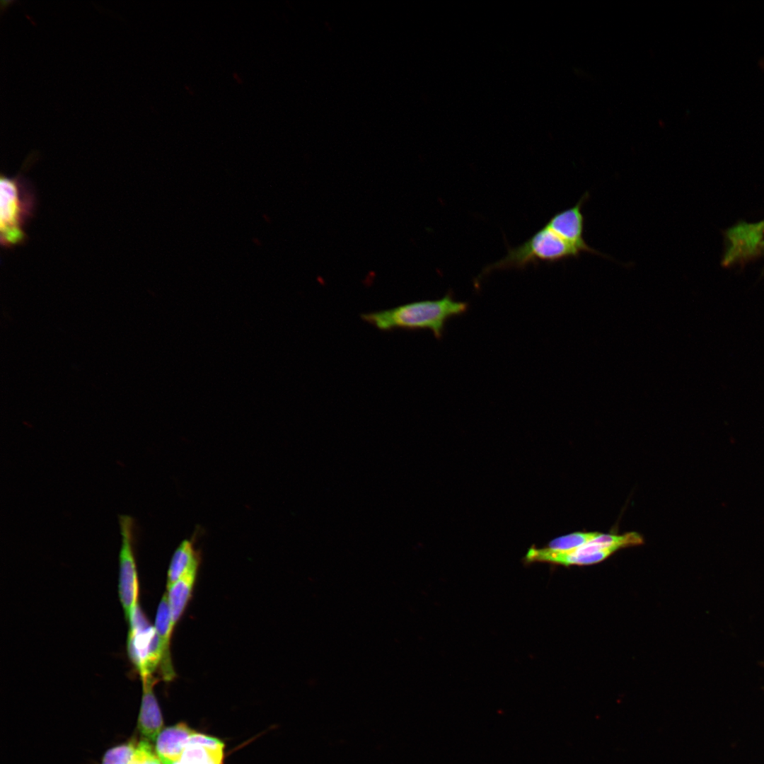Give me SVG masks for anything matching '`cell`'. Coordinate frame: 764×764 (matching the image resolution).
Instances as JSON below:
<instances>
[{
	"label": "cell",
	"mask_w": 764,
	"mask_h": 764,
	"mask_svg": "<svg viewBox=\"0 0 764 764\" xmlns=\"http://www.w3.org/2000/svg\"><path fill=\"white\" fill-rule=\"evenodd\" d=\"M141 681L142 696L137 729L142 739L154 741L163 726L161 712L154 692L156 680L154 676H149Z\"/></svg>",
	"instance_id": "obj_8"
},
{
	"label": "cell",
	"mask_w": 764,
	"mask_h": 764,
	"mask_svg": "<svg viewBox=\"0 0 764 764\" xmlns=\"http://www.w3.org/2000/svg\"><path fill=\"white\" fill-rule=\"evenodd\" d=\"M589 197L585 192L572 207L555 214L545 224L572 245L580 253L586 252L608 257L590 247L584 238L585 218L582 207Z\"/></svg>",
	"instance_id": "obj_6"
},
{
	"label": "cell",
	"mask_w": 764,
	"mask_h": 764,
	"mask_svg": "<svg viewBox=\"0 0 764 764\" xmlns=\"http://www.w3.org/2000/svg\"><path fill=\"white\" fill-rule=\"evenodd\" d=\"M598 532H574L554 538L545 548L554 550H572L591 542Z\"/></svg>",
	"instance_id": "obj_14"
},
{
	"label": "cell",
	"mask_w": 764,
	"mask_h": 764,
	"mask_svg": "<svg viewBox=\"0 0 764 764\" xmlns=\"http://www.w3.org/2000/svg\"><path fill=\"white\" fill-rule=\"evenodd\" d=\"M194 731L185 723L161 730L155 740L154 750L162 764H170L177 759Z\"/></svg>",
	"instance_id": "obj_10"
},
{
	"label": "cell",
	"mask_w": 764,
	"mask_h": 764,
	"mask_svg": "<svg viewBox=\"0 0 764 764\" xmlns=\"http://www.w3.org/2000/svg\"><path fill=\"white\" fill-rule=\"evenodd\" d=\"M761 250H763L764 251V241L762 242Z\"/></svg>",
	"instance_id": "obj_17"
},
{
	"label": "cell",
	"mask_w": 764,
	"mask_h": 764,
	"mask_svg": "<svg viewBox=\"0 0 764 764\" xmlns=\"http://www.w3.org/2000/svg\"><path fill=\"white\" fill-rule=\"evenodd\" d=\"M615 552V550L610 549L591 553H579L574 550H554L532 546L528 550L524 561L526 563L548 562L563 566H583L598 563Z\"/></svg>",
	"instance_id": "obj_9"
},
{
	"label": "cell",
	"mask_w": 764,
	"mask_h": 764,
	"mask_svg": "<svg viewBox=\"0 0 764 764\" xmlns=\"http://www.w3.org/2000/svg\"><path fill=\"white\" fill-rule=\"evenodd\" d=\"M36 198L33 187L21 175L0 179V241L11 248L26 239L25 227L33 216Z\"/></svg>",
	"instance_id": "obj_2"
},
{
	"label": "cell",
	"mask_w": 764,
	"mask_h": 764,
	"mask_svg": "<svg viewBox=\"0 0 764 764\" xmlns=\"http://www.w3.org/2000/svg\"><path fill=\"white\" fill-rule=\"evenodd\" d=\"M468 308L466 302L456 301L451 294H447L439 299L411 302L386 310L364 313L360 316L364 322L381 331L429 330L439 340L446 322L465 313Z\"/></svg>",
	"instance_id": "obj_1"
},
{
	"label": "cell",
	"mask_w": 764,
	"mask_h": 764,
	"mask_svg": "<svg viewBox=\"0 0 764 764\" xmlns=\"http://www.w3.org/2000/svg\"><path fill=\"white\" fill-rule=\"evenodd\" d=\"M144 764H162L156 753L147 759Z\"/></svg>",
	"instance_id": "obj_16"
},
{
	"label": "cell",
	"mask_w": 764,
	"mask_h": 764,
	"mask_svg": "<svg viewBox=\"0 0 764 764\" xmlns=\"http://www.w3.org/2000/svg\"><path fill=\"white\" fill-rule=\"evenodd\" d=\"M121 547L119 554V597L126 620L138 604L139 584L134 552L135 521L132 516L120 515Z\"/></svg>",
	"instance_id": "obj_5"
},
{
	"label": "cell",
	"mask_w": 764,
	"mask_h": 764,
	"mask_svg": "<svg viewBox=\"0 0 764 764\" xmlns=\"http://www.w3.org/2000/svg\"><path fill=\"white\" fill-rule=\"evenodd\" d=\"M137 743L131 739L109 748L105 753L101 764H130Z\"/></svg>",
	"instance_id": "obj_15"
},
{
	"label": "cell",
	"mask_w": 764,
	"mask_h": 764,
	"mask_svg": "<svg viewBox=\"0 0 764 764\" xmlns=\"http://www.w3.org/2000/svg\"><path fill=\"white\" fill-rule=\"evenodd\" d=\"M127 652L141 680L154 676L161 661V647L155 627L151 625L139 604L129 618Z\"/></svg>",
	"instance_id": "obj_4"
},
{
	"label": "cell",
	"mask_w": 764,
	"mask_h": 764,
	"mask_svg": "<svg viewBox=\"0 0 764 764\" xmlns=\"http://www.w3.org/2000/svg\"><path fill=\"white\" fill-rule=\"evenodd\" d=\"M225 745L218 738L194 731L170 764H224Z\"/></svg>",
	"instance_id": "obj_7"
},
{
	"label": "cell",
	"mask_w": 764,
	"mask_h": 764,
	"mask_svg": "<svg viewBox=\"0 0 764 764\" xmlns=\"http://www.w3.org/2000/svg\"><path fill=\"white\" fill-rule=\"evenodd\" d=\"M198 567V556L192 542L184 540L175 551L168 571L167 586H170L190 570Z\"/></svg>",
	"instance_id": "obj_13"
},
{
	"label": "cell",
	"mask_w": 764,
	"mask_h": 764,
	"mask_svg": "<svg viewBox=\"0 0 764 764\" xmlns=\"http://www.w3.org/2000/svg\"><path fill=\"white\" fill-rule=\"evenodd\" d=\"M173 627L167 594H165L158 605L155 620V629L159 637L162 653L159 666L165 681H170L175 677L170 654V635Z\"/></svg>",
	"instance_id": "obj_11"
},
{
	"label": "cell",
	"mask_w": 764,
	"mask_h": 764,
	"mask_svg": "<svg viewBox=\"0 0 764 764\" xmlns=\"http://www.w3.org/2000/svg\"><path fill=\"white\" fill-rule=\"evenodd\" d=\"M580 254L576 248L544 225L522 244L509 248L503 258L485 267L482 274L494 270L522 269L538 262L553 263L578 258Z\"/></svg>",
	"instance_id": "obj_3"
},
{
	"label": "cell",
	"mask_w": 764,
	"mask_h": 764,
	"mask_svg": "<svg viewBox=\"0 0 764 764\" xmlns=\"http://www.w3.org/2000/svg\"><path fill=\"white\" fill-rule=\"evenodd\" d=\"M197 568H195L168 587V603L175 626L190 598Z\"/></svg>",
	"instance_id": "obj_12"
}]
</instances>
